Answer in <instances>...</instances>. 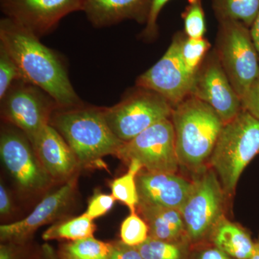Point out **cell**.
Instances as JSON below:
<instances>
[{
	"label": "cell",
	"instance_id": "1",
	"mask_svg": "<svg viewBox=\"0 0 259 259\" xmlns=\"http://www.w3.org/2000/svg\"><path fill=\"white\" fill-rule=\"evenodd\" d=\"M0 44L16 61L24 80L47 92L59 107L83 103L73 88L67 66L59 54L6 17L0 20Z\"/></svg>",
	"mask_w": 259,
	"mask_h": 259
},
{
	"label": "cell",
	"instance_id": "2",
	"mask_svg": "<svg viewBox=\"0 0 259 259\" xmlns=\"http://www.w3.org/2000/svg\"><path fill=\"white\" fill-rule=\"evenodd\" d=\"M50 125L64 138L79 161L81 168L101 166L102 158L117 156L124 142L107 124L105 107L81 104L58 107Z\"/></svg>",
	"mask_w": 259,
	"mask_h": 259
},
{
	"label": "cell",
	"instance_id": "3",
	"mask_svg": "<svg viewBox=\"0 0 259 259\" xmlns=\"http://www.w3.org/2000/svg\"><path fill=\"white\" fill-rule=\"evenodd\" d=\"M171 120L180 166L194 174L208 166L224 125L215 110L190 95L173 109Z\"/></svg>",
	"mask_w": 259,
	"mask_h": 259
},
{
	"label": "cell",
	"instance_id": "4",
	"mask_svg": "<svg viewBox=\"0 0 259 259\" xmlns=\"http://www.w3.org/2000/svg\"><path fill=\"white\" fill-rule=\"evenodd\" d=\"M258 153L259 120L243 109L223 125L208 161L227 197L234 193L242 173Z\"/></svg>",
	"mask_w": 259,
	"mask_h": 259
},
{
	"label": "cell",
	"instance_id": "5",
	"mask_svg": "<svg viewBox=\"0 0 259 259\" xmlns=\"http://www.w3.org/2000/svg\"><path fill=\"white\" fill-rule=\"evenodd\" d=\"M190 194L180 209L187 241L199 244L209 238L225 217V194L215 172L209 166L194 174Z\"/></svg>",
	"mask_w": 259,
	"mask_h": 259
},
{
	"label": "cell",
	"instance_id": "6",
	"mask_svg": "<svg viewBox=\"0 0 259 259\" xmlns=\"http://www.w3.org/2000/svg\"><path fill=\"white\" fill-rule=\"evenodd\" d=\"M214 51L242 100L259 77V56L250 28L236 20L220 21Z\"/></svg>",
	"mask_w": 259,
	"mask_h": 259
},
{
	"label": "cell",
	"instance_id": "7",
	"mask_svg": "<svg viewBox=\"0 0 259 259\" xmlns=\"http://www.w3.org/2000/svg\"><path fill=\"white\" fill-rule=\"evenodd\" d=\"M173 109L159 94L136 86L118 103L105 107V117L112 133L127 143L151 126L171 118Z\"/></svg>",
	"mask_w": 259,
	"mask_h": 259
},
{
	"label": "cell",
	"instance_id": "8",
	"mask_svg": "<svg viewBox=\"0 0 259 259\" xmlns=\"http://www.w3.org/2000/svg\"><path fill=\"white\" fill-rule=\"evenodd\" d=\"M1 101V117L5 123L18 127L30 141L46 125L59 107L41 88L23 79L15 81Z\"/></svg>",
	"mask_w": 259,
	"mask_h": 259
},
{
	"label": "cell",
	"instance_id": "9",
	"mask_svg": "<svg viewBox=\"0 0 259 259\" xmlns=\"http://www.w3.org/2000/svg\"><path fill=\"white\" fill-rule=\"evenodd\" d=\"M0 156L5 168L23 192L40 193L54 183L26 135L5 122L0 134Z\"/></svg>",
	"mask_w": 259,
	"mask_h": 259
},
{
	"label": "cell",
	"instance_id": "10",
	"mask_svg": "<svg viewBox=\"0 0 259 259\" xmlns=\"http://www.w3.org/2000/svg\"><path fill=\"white\" fill-rule=\"evenodd\" d=\"M116 156L127 164L138 161L148 171L177 173L180 165L171 118L151 126L124 143Z\"/></svg>",
	"mask_w": 259,
	"mask_h": 259
},
{
	"label": "cell",
	"instance_id": "11",
	"mask_svg": "<svg viewBox=\"0 0 259 259\" xmlns=\"http://www.w3.org/2000/svg\"><path fill=\"white\" fill-rule=\"evenodd\" d=\"M185 35V32L177 33L164 55L136 81V86L159 94L174 108L190 96L195 78L181 55V44Z\"/></svg>",
	"mask_w": 259,
	"mask_h": 259
},
{
	"label": "cell",
	"instance_id": "12",
	"mask_svg": "<svg viewBox=\"0 0 259 259\" xmlns=\"http://www.w3.org/2000/svg\"><path fill=\"white\" fill-rule=\"evenodd\" d=\"M83 0H0L5 17L41 38L64 17L82 10Z\"/></svg>",
	"mask_w": 259,
	"mask_h": 259
},
{
	"label": "cell",
	"instance_id": "13",
	"mask_svg": "<svg viewBox=\"0 0 259 259\" xmlns=\"http://www.w3.org/2000/svg\"><path fill=\"white\" fill-rule=\"evenodd\" d=\"M190 95L208 104L224 124L243 109L241 97L232 86L214 49L207 54L196 74Z\"/></svg>",
	"mask_w": 259,
	"mask_h": 259
},
{
	"label": "cell",
	"instance_id": "14",
	"mask_svg": "<svg viewBox=\"0 0 259 259\" xmlns=\"http://www.w3.org/2000/svg\"><path fill=\"white\" fill-rule=\"evenodd\" d=\"M78 173L54 192L47 194L26 218L0 226L2 243L25 245L40 227L55 221L69 207L77 187Z\"/></svg>",
	"mask_w": 259,
	"mask_h": 259
},
{
	"label": "cell",
	"instance_id": "15",
	"mask_svg": "<svg viewBox=\"0 0 259 259\" xmlns=\"http://www.w3.org/2000/svg\"><path fill=\"white\" fill-rule=\"evenodd\" d=\"M139 203L180 209L190 194L192 181L177 173L142 169L136 177Z\"/></svg>",
	"mask_w": 259,
	"mask_h": 259
},
{
	"label": "cell",
	"instance_id": "16",
	"mask_svg": "<svg viewBox=\"0 0 259 259\" xmlns=\"http://www.w3.org/2000/svg\"><path fill=\"white\" fill-rule=\"evenodd\" d=\"M40 163L54 182H66L79 173V161L64 138L50 124L32 140Z\"/></svg>",
	"mask_w": 259,
	"mask_h": 259
},
{
	"label": "cell",
	"instance_id": "17",
	"mask_svg": "<svg viewBox=\"0 0 259 259\" xmlns=\"http://www.w3.org/2000/svg\"><path fill=\"white\" fill-rule=\"evenodd\" d=\"M153 0H83L82 10L96 28H107L127 20L146 24Z\"/></svg>",
	"mask_w": 259,
	"mask_h": 259
},
{
	"label": "cell",
	"instance_id": "18",
	"mask_svg": "<svg viewBox=\"0 0 259 259\" xmlns=\"http://www.w3.org/2000/svg\"><path fill=\"white\" fill-rule=\"evenodd\" d=\"M137 210L147 223L149 237L175 243L187 241L185 223L179 209L139 204Z\"/></svg>",
	"mask_w": 259,
	"mask_h": 259
},
{
	"label": "cell",
	"instance_id": "19",
	"mask_svg": "<svg viewBox=\"0 0 259 259\" xmlns=\"http://www.w3.org/2000/svg\"><path fill=\"white\" fill-rule=\"evenodd\" d=\"M212 244L235 259H250L254 248L249 233L223 217L209 237Z\"/></svg>",
	"mask_w": 259,
	"mask_h": 259
},
{
	"label": "cell",
	"instance_id": "20",
	"mask_svg": "<svg viewBox=\"0 0 259 259\" xmlns=\"http://www.w3.org/2000/svg\"><path fill=\"white\" fill-rule=\"evenodd\" d=\"M96 231L93 220L83 213L78 217L71 218L51 226L42 234L44 241L69 240L74 241L93 237Z\"/></svg>",
	"mask_w": 259,
	"mask_h": 259
},
{
	"label": "cell",
	"instance_id": "21",
	"mask_svg": "<svg viewBox=\"0 0 259 259\" xmlns=\"http://www.w3.org/2000/svg\"><path fill=\"white\" fill-rule=\"evenodd\" d=\"M212 5L218 22L236 20L249 28L259 12V0H212Z\"/></svg>",
	"mask_w": 259,
	"mask_h": 259
},
{
	"label": "cell",
	"instance_id": "22",
	"mask_svg": "<svg viewBox=\"0 0 259 259\" xmlns=\"http://www.w3.org/2000/svg\"><path fill=\"white\" fill-rule=\"evenodd\" d=\"M112 243L99 241L94 237L71 241L61 245L60 259H110Z\"/></svg>",
	"mask_w": 259,
	"mask_h": 259
},
{
	"label": "cell",
	"instance_id": "23",
	"mask_svg": "<svg viewBox=\"0 0 259 259\" xmlns=\"http://www.w3.org/2000/svg\"><path fill=\"white\" fill-rule=\"evenodd\" d=\"M143 166L138 161H131L128 163V170L125 175L112 181V195L116 200L120 201L128 207L131 213L137 212L139 203L136 177Z\"/></svg>",
	"mask_w": 259,
	"mask_h": 259
},
{
	"label": "cell",
	"instance_id": "24",
	"mask_svg": "<svg viewBox=\"0 0 259 259\" xmlns=\"http://www.w3.org/2000/svg\"><path fill=\"white\" fill-rule=\"evenodd\" d=\"M138 250L144 259H185V250L181 243H171L148 237Z\"/></svg>",
	"mask_w": 259,
	"mask_h": 259
},
{
	"label": "cell",
	"instance_id": "25",
	"mask_svg": "<svg viewBox=\"0 0 259 259\" xmlns=\"http://www.w3.org/2000/svg\"><path fill=\"white\" fill-rule=\"evenodd\" d=\"M210 47L208 40L204 37L193 39L185 35L181 44V55L191 74H197Z\"/></svg>",
	"mask_w": 259,
	"mask_h": 259
},
{
	"label": "cell",
	"instance_id": "26",
	"mask_svg": "<svg viewBox=\"0 0 259 259\" xmlns=\"http://www.w3.org/2000/svg\"><path fill=\"white\" fill-rule=\"evenodd\" d=\"M149 237V229L146 221L137 212L124 220L120 227L121 241L131 246L142 244Z\"/></svg>",
	"mask_w": 259,
	"mask_h": 259
},
{
	"label": "cell",
	"instance_id": "27",
	"mask_svg": "<svg viewBox=\"0 0 259 259\" xmlns=\"http://www.w3.org/2000/svg\"><path fill=\"white\" fill-rule=\"evenodd\" d=\"M185 23V33L187 37L203 38L206 32L205 17L201 0L189 3L182 13Z\"/></svg>",
	"mask_w": 259,
	"mask_h": 259
},
{
	"label": "cell",
	"instance_id": "28",
	"mask_svg": "<svg viewBox=\"0 0 259 259\" xmlns=\"http://www.w3.org/2000/svg\"><path fill=\"white\" fill-rule=\"evenodd\" d=\"M20 79L24 80L18 64L4 46L0 44V99L5 96L15 81Z\"/></svg>",
	"mask_w": 259,
	"mask_h": 259
},
{
	"label": "cell",
	"instance_id": "29",
	"mask_svg": "<svg viewBox=\"0 0 259 259\" xmlns=\"http://www.w3.org/2000/svg\"><path fill=\"white\" fill-rule=\"evenodd\" d=\"M115 201L112 194H95L90 199L85 213L92 219H96L108 212L113 207Z\"/></svg>",
	"mask_w": 259,
	"mask_h": 259
},
{
	"label": "cell",
	"instance_id": "30",
	"mask_svg": "<svg viewBox=\"0 0 259 259\" xmlns=\"http://www.w3.org/2000/svg\"><path fill=\"white\" fill-rule=\"evenodd\" d=\"M170 0H153L152 8L150 13L149 18L146 24L144 30L141 32V37L146 41H151L158 35V27L157 20L160 13L163 7ZM189 3H193L196 0H187Z\"/></svg>",
	"mask_w": 259,
	"mask_h": 259
},
{
	"label": "cell",
	"instance_id": "31",
	"mask_svg": "<svg viewBox=\"0 0 259 259\" xmlns=\"http://www.w3.org/2000/svg\"><path fill=\"white\" fill-rule=\"evenodd\" d=\"M242 106L259 120V77L242 99Z\"/></svg>",
	"mask_w": 259,
	"mask_h": 259
},
{
	"label": "cell",
	"instance_id": "32",
	"mask_svg": "<svg viewBox=\"0 0 259 259\" xmlns=\"http://www.w3.org/2000/svg\"><path fill=\"white\" fill-rule=\"evenodd\" d=\"M110 259H144L137 247L125 244L122 241L112 243Z\"/></svg>",
	"mask_w": 259,
	"mask_h": 259
},
{
	"label": "cell",
	"instance_id": "33",
	"mask_svg": "<svg viewBox=\"0 0 259 259\" xmlns=\"http://www.w3.org/2000/svg\"><path fill=\"white\" fill-rule=\"evenodd\" d=\"M186 259H235L220 250L217 247H198L192 250Z\"/></svg>",
	"mask_w": 259,
	"mask_h": 259
},
{
	"label": "cell",
	"instance_id": "34",
	"mask_svg": "<svg viewBox=\"0 0 259 259\" xmlns=\"http://www.w3.org/2000/svg\"><path fill=\"white\" fill-rule=\"evenodd\" d=\"M25 245L12 243H2L0 245V259H22V247Z\"/></svg>",
	"mask_w": 259,
	"mask_h": 259
},
{
	"label": "cell",
	"instance_id": "35",
	"mask_svg": "<svg viewBox=\"0 0 259 259\" xmlns=\"http://www.w3.org/2000/svg\"><path fill=\"white\" fill-rule=\"evenodd\" d=\"M13 210V202L8 191L3 184L0 185V214L2 216L9 215Z\"/></svg>",
	"mask_w": 259,
	"mask_h": 259
},
{
	"label": "cell",
	"instance_id": "36",
	"mask_svg": "<svg viewBox=\"0 0 259 259\" xmlns=\"http://www.w3.org/2000/svg\"><path fill=\"white\" fill-rule=\"evenodd\" d=\"M39 259H60L58 253L49 244L42 245L40 250Z\"/></svg>",
	"mask_w": 259,
	"mask_h": 259
},
{
	"label": "cell",
	"instance_id": "37",
	"mask_svg": "<svg viewBox=\"0 0 259 259\" xmlns=\"http://www.w3.org/2000/svg\"><path fill=\"white\" fill-rule=\"evenodd\" d=\"M250 30L252 39H253V42H254L255 47L256 48L259 56V12L253 25L250 27Z\"/></svg>",
	"mask_w": 259,
	"mask_h": 259
},
{
	"label": "cell",
	"instance_id": "38",
	"mask_svg": "<svg viewBox=\"0 0 259 259\" xmlns=\"http://www.w3.org/2000/svg\"><path fill=\"white\" fill-rule=\"evenodd\" d=\"M250 259H259V238L256 241L254 242V248Z\"/></svg>",
	"mask_w": 259,
	"mask_h": 259
}]
</instances>
